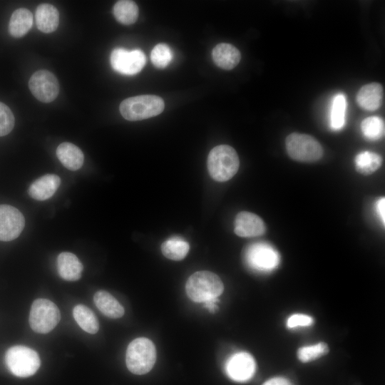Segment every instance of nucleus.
<instances>
[{
    "instance_id": "obj_1",
    "label": "nucleus",
    "mask_w": 385,
    "mask_h": 385,
    "mask_svg": "<svg viewBox=\"0 0 385 385\" xmlns=\"http://www.w3.org/2000/svg\"><path fill=\"white\" fill-rule=\"evenodd\" d=\"M207 165L209 174L213 180L225 182L237 173L240 160L233 148L228 145H220L210 150Z\"/></svg>"
},
{
    "instance_id": "obj_2",
    "label": "nucleus",
    "mask_w": 385,
    "mask_h": 385,
    "mask_svg": "<svg viewBox=\"0 0 385 385\" xmlns=\"http://www.w3.org/2000/svg\"><path fill=\"white\" fill-rule=\"evenodd\" d=\"M188 297L195 302H205L218 298L223 292L224 285L221 279L209 271H199L192 274L185 285Z\"/></svg>"
},
{
    "instance_id": "obj_3",
    "label": "nucleus",
    "mask_w": 385,
    "mask_h": 385,
    "mask_svg": "<svg viewBox=\"0 0 385 385\" xmlns=\"http://www.w3.org/2000/svg\"><path fill=\"white\" fill-rule=\"evenodd\" d=\"M164 108L162 98L155 95H140L123 100L119 111L125 119L135 121L158 115Z\"/></svg>"
},
{
    "instance_id": "obj_4",
    "label": "nucleus",
    "mask_w": 385,
    "mask_h": 385,
    "mask_svg": "<svg viewBox=\"0 0 385 385\" xmlns=\"http://www.w3.org/2000/svg\"><path fill=\"white\" fill-rule=\"evenodd\" d=\"M156 360V349L151 340L139 337L133 340L128 346L125 362L128 370L137 375L149 372Z\"/></svg>"
},
{
    "instance_id": "obj_5",
    "label": "nucleus",
    "mask_w": 385,
    "mask_h": 385,
    "mask_svg": "<svg viewBox=\"0 0 385 385\" xmlns=\"http://www.w3.org/2000/svg\"><path fill=\"white\" fill-rule=\"evenodd\" d=\"M5 362L14 375L22 378L34 375L41 364L38 353L22 345L10 347L6 352Z\"/></svg>"
},
{
    "instance_id": "obj_6",
    "label": "nucleus",
    "mask_w": 385,
    "mask_h": 385,
    "mask_svg": "<svg viewBox=\"0 0 385 385\" xmlns=\"http://www.w3.org/2000/svg\"><path fill=\"white\" fill-rule=\"evenodd\" d=\"M285 145L289 156L299 162H315L323 155V148L317 140L304 133L289 134L286 138Z\"/></svg>"
},
{
    "instance_id": "obj_7",
    "label": "nucleus",
    "mask_w": 385,
    "mask_h": 385,
    "mask_svg": "<svg viewBox=\"0 0 385 385\" xmlns=\"http://www.w3.org/2000/svg\"><path fill=\"white\" fill-rule=\"evenodd\" d=\"M60 319V311L53 302L46 299L34 301L29 314V324L33 331L39 334L48 333Z\"/></svg>"
},
{
    "instance_id": "obj_8",
    "label": "nucleus",
    "mask_w": 385,
    "mask_h": 385,
    "mask_svg": "<svg viewBox=\"0 0 385 385\" xmlns=\"http://www.w3.org/2000/svg\"><path fill=\"white\" fill-rule=\"evenodd\" d=\"M247 265L260 272H270L279 264L278 252L270 244L256 242L248 246L245 252Z\"/></svg>"
},
{
    "instance_id": "obj_9",
    "label": "nucleus",
    "mask_w": 385,
    "mask_h": 385,
    "mask_svg": "<svg viewBox=\"0 0 385 385\" xmlns=\"http://www.w3.org/2000/svg\"><path fill=\"white\" fill-rule=\"evenodd\" d=\"M29 87L37 100L46 103L54 101L59 93L58 79L47 70L36 71L29 79Z\"/></svg>"
},
{
    "instance_id": "obj_10",
    "label": "nucleus",
    "mask_w": 385,
    "mask_h": 385,
    "mask_svg": "<svg viewBox=\"0 0 385 385\" xmlns=\"http://www.w3.org/2000/svg\"><path fill=\"white\" fill-rule=\"evenodd\" d=\"M145 63L146 57L139 49L127 51L122 48H116L111 54L112 68L124 75H135L139 73Z\"/></svg>"
},
{
    "instance_id": "obj_11",
    "label": "nucleus",
    "mask_w": 385,
    "mask_h": 385,
    "mask_svg": "<svg viewBox=\"0 0 385 385\" xmlns=\"http://www.w3.org/2000/svg\"><path fill=\"white\" fill-rule=\"evenodd\" d=\"M24 226V217L17 208L9 205H0V241L15 240L20 235Z\"/></svg>"
},
{
    "instance_id": "obj_12",
    "label": "nucleus",
    "mask_w": 385,
    "mask_h": 385,
    "mask_svg": "<svg viewBox=\"0 0 385 385\" xmlns=\"http://www.w3.org/2000/svg\"><path fill=\"white\" fill-rule=\"evenodd\" d=\"M255 369L256 364L253 357L245 351L237 352L232 355L225 365L228 376L240 382L250 380L254 375Z\"/></svg>"
},
{
    "instance_id": "obj_13",
    "label": "nucleus",
    "mask_w": 385,
    "mask_h": 385,
    "mask_svg": "<svg viewBox=\"0 0 385 385\" xmlns=\"http://www.w3.org/2000/svg\"><path fill=\"white\" fill-rule=\"evenodd\" d=\"M266 231L264 221L256 214L242 211L235 220V233L242 237H252L262 235Z\"/></svg>"
},
{
    "instance_id": "obj_14",
    "label": "nucleus",
    "mask_w": 385,
    "mask_h": 385,
    "mask_svg": "<svg viewBox=\"0 0 385 385\" xmlns=\"http://www.w3.org/2000/svg\"><path fill=\"white\" fill-rule=\"evenodd\" d=\"M61 185V178L55 174L44 175L31 183L28 190L29 196L43 201L51 197Z\"/></svg>"
},
{
    "instance_id": "obj_15",
    "label": "nucleus",
    "mask_w": 385,
    "mask_h": 385,
    "mask_svg": "<svg viewBox=\"0 0 385 385\" xmlns=\"http://www.w3.org/2000/svg\"><path fill=\"white\" fill-rule=\"evenodd\" d=\"M384 90L379 83H370L363 86L357 93L356 101L366 111L378 109L383 102Z\"/></svg>"
},
{
    "instance_id": "obj_16",
    "label": "nucleus",
    "mask_w": 385,
    "mask_h": 385,
    "mask_svg": "<svg viewBox=\"0 0 385 385\" xmlns=\"http://www.w3.org/2000/svg\"><path fill=\"white\" fill-rule=\"evenodd\" d=\"M57 269L60 277L66 281H77L83 270V265L73 253L63 252L57 257Z\"/></svg>"
},
{
    "instance_id": "obj_17",
    "label": "nucleus",
    "mask_w": 385,
    "mask_h": 385,
    "mask_svg": "<svg viewBox=\"0 0 385 385\" xmlns=\"http://www.w3.org/2000/svg\"><path fill=\"white\" fill-rule=\"evenodd\" d=\"M212 56L215 63L225 70L234 68L241 58L240 51L233 45L227 43L217 44L213 48Z\"/></svg>"
},
{
    "instance_id": "obj_18",
    "label": "nucleus",
    "mask_w": 385,
    "mask_h": 385,
    "mask_svg": "<svg viewBox=\"0 0 385 385\" xmlns=\"http://www.w3.org/2000/svg\"><path fill=\"white\" fill-rule=\"evenodd\" d=\"M56 153L62 165L70 170H77L83 164L84 155L82 150L71 143H61L57 147Z\"/></svg>"
},
{
    "instance_id": "obj_19",
    "label": "nucleus",
    "mask_w": 385,
    "mask_h": 385,
    "mask_svg": "<svg viewBox=\"0 0 385 385\" xmlns=\"http://www.w3.org/2000/svg\"><path fill=\"white\" fill-rule=\"evenodd\" d=\"M36 24L42 32L48 34L56 30L59 24V13L51 4H41L36 10Z\"/></svg>"
},
{
    "instance_id": "obj_20",
    "label": "nucleus",
    "mask_w": 385,
    "mask_h": 385,
    "mask_svg": "<svg viewBox=\"0 0 385 385\" xmlns=\"http://www.w3.org/2000/svg\"><path fill=\"white\" fill-rule=\"evenodd\" d=\"M93 301L97 308L106 317L118 319L123 316L124 308L109 292L100 290L95 293Z\"/></svg>"
},
{
    "instance_id": "obj_21",
    "label": "nucleus",
    "mask_w": 385,
    "mask_h": 385,
    "mask_svg": "<svg viewBox=\"0 0 385 385\" xmlns=\"http://www.w3.org/2000/svg\"><path fill=\"white\" fill-rule=\"evenodd\" d=\"M33 24V14L25 8L15 10L9 22V32L15 38H20L26 34Z\"/></svg>"
},
{
    "instance_id": "obj_22",
    "label": "nucleus",
    "mask_w": 385,
    "mask_h": 385,
    "mask_svg": "<svg viewBox=\"0 0 385 385\" xmlns=\"http://www.w3.org/2000/svg\"><path fill=\"white\" fill-rule=\"evenodd\" d=\"M73 316L79 327L85 332L96 334L99 329V323L93 311L83 304H78L73 309Z\"/></svg>"
},
{
    "instance_id": "obj_23",
    "label": "nucleus",
    "mask_w": 385,
    "mask_h": 385,
    "mask_svg": "<svg viewBox=\"0 0 385 385\" xmlns=\"http://www.w3.org/2000/svg\"><path fill=\"white\" fill-rule=\"evenodd\" d=\"M356 170L364 175H369L376 171L382 164V158L379 154L363 151L354 158Z\"/></svg>"
},
{
    "instance_id": "obj_24",
    "label": "nucleus",
    "mask_w": 385,
    "mask_h": 385,
    "mask_svg": "<svg viewBox=\"0 0 385 385\" xmlns=\"http://www.w3.org/2000/svg\"><path fill=\"white\" fill-rule=\"evenodd\" d=\"M113 12L115 19L124 25L134 24L138 17L137 4L129 0L117 1L113 6Z\"/></svg>"
},
{
    "instance_id": "obj_25",
    "label": "nucleus",
    "mask_w": 385,
    "mask_h": 385,
    "mask_svg": "<svg viewBox=\"0 0 385 385\" xmlns=\"http://www.w3.org/2000/svg\"><path fill=\"white\" fill-rule=\"evenodd\" d=\"M190 249L189 244L180 237H171L161 245L163 255L172 260H181L185 257Z\"/></svg>"
},
{
    "instance_id": "obj_26",
    "label": "nucleus",
    "mask_w": 385,
    "mask_h": 385,
    "mask_svg": "<svg viewBox=\"0 0 385 385\" xmlns=\"http://www.w3.org/2000/svg\"><path fill=\"white\" fill-rule=\"evenodd\" d=\"M346 108L345 96L343 93H338L333 98L331 108L330 126L332 130H338L343 128L345 122Z\"/></svg>"
},
{
    "instance_id": "obj_27",
    "label": "nucleus",
    "mask_w": 385,
    "mask_h": 385,
    "mask_svg": "<svg viewBox=\"0 0 385 385\" xmlns=\"http://www.w3.org/2000/svg\"><path fill=\"white\" fill-rule=\"evenodd\" d=\"M361 129L366 138L376 140L384 135V121L379 116L368 117L362 120Z\"/></svg>"
},
{
    "instance_id": "obj_28",
    "label": "nucleus",
    "mask_w": 385,
    "mask_h": 385,
    "mask_svg": "<svg viewBox=\"0 0 385 385\" xmlns=\"http://www.w3.org/2000/svg\"><path fill=\"white\" fill-rule=\"evenodd\" d=\"M328 345L323 342L317 344L300 347L297 351L298 359L304 363L317 359L328 354Z\"/></svg>"
},
{
    "instance_id": "obj_29",
    "label": "nucleus",
    "mask_w": 385,
    "mask_h": 385,
    "mask_svg": "<svg viewBox=\"0 0 385 385\" xmlns=\"http://www.w3.org/2000/svg\"><path fill=\"white\" fill-rule=\"evenodd\" d=\"M150 58L155 67L163 68L170 63L173 58V52L167 44L158 43L153 48Z\"/></svg>"
},
{
    "instance_id": "obj_30",
    "label": "nucleus",
    "mask_w": 385,
    "mask_h": 385,
    "mask_svg": "<svg viewBox=\"0 0 385 385\" xmlns=\"http://www.w3.org/2000/svg\"><path fill=\"white\" fill-rule=\"evenodd\" d=\"M14 115L8 106L0 101V136L9 134L14 127Z\"/></svg>"
},
{
    "instance_id": "obj_31",
    "label": "nucleus",
    "mask_w": 385,
    "mask_h": 385,
    "mask_svg": "<svg viewBox=\"0 0 385 385\" xmlns=\"http://www.w3.org/2000/svg\"><path fill=\"white\" fill-rule=\"evenodd\" d=\"M313 322V318L309 315L294 314L288 318L287 326L290 329L297 327H307L312 325Z\"/></svg>"
},
{
    "instance_id": "obj_32",
    "label": "nucleus",
    "mask_w": 385,
    "mask_h": 385,
    "mask_svg": "<svg viewBox=\"0 0 385 385\" xmlns=\"http://www.w3.org/2000/svg\"><path fill=\"white\" fill-rule=\"evenodd\" d=\"M376 208L377 213L383 222V225L385 224V198L381 197L376 202Z\"/></svg>"
},
{
    "instance_id": "obj_33",
    "label": "nucleus",
    "mask_w": 385,
    "mask_h": 385,
    "mask_svg": "<svg viewBox=\"0 0 385 385\" xmlns=\"http://www.w3.org/2000/svg\"><path fill=\"white\" fill-rule=\"evenodd\" d=\"M262 385H292L289 380L283 377H274L265 381Z\"/></svg>"
},
{
    "instance_id": "obj_34",
    "label": "nucleus",
    "mask_w": 385,
    "mask_h": 385,
    "mask_svg": "<svg viewBox=\"0 0 385 385\" xmlns=\"http://www.w3.org/2000/svg\"><path fill=\"white\" fill-rule=\"evenodd\" d=\"M218 299L215 298L210 300H207L205 302V307L210 312H215V310L217 309V302H218Z\"/></svg>"
}]
</instances>
